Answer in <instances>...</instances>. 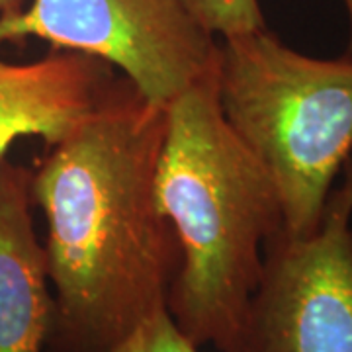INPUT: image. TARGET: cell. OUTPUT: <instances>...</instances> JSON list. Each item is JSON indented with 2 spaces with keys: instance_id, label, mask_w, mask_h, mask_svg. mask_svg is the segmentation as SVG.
<instances>
[{
  "instance_id": "6da1fadb",
  "label": "cell",
  "mask_w": 352,
  "mask_h": 352,
  "mask_svg": "<svg viewBox=\"0 0 352 352\" xmlns=\"http://www.w3.org/2000/svg\"><path fill=\"white\" fill-rule=\"evenodd\" d=\"M166 108L118 78L100 106L32 168L53 288L45 352H110L166 309L180 266L157 200Z\"/></svg>"
},
{
  "instance_id": "7a4b0ae2",
  "label": "cell",
  "mask_w": 352,
  "mask_h": 352,
  "mask_svg": "<svg viewBox=\"0 0 352 352\" xmlns=\"http://www.w3.org/2000/svg\"><path fill=\"white\" fill-rule=\"evenodd\" d=\"M155 190L180 249L168 314L194 344L243 352L264 247L284 219L270 176L223 118L215 71L166 106Z\"/></svg>"
},
{
  "instance_id": "3957f363",
  "label": "cell",
  "mask_w": 352,
  "mask_h": 352,
  "mask_svg": "<svg viewBox=\"0 0 352 352\" xmlns=\"http://www.w3.org/2000/svg\"><path fill=\"white\" fill-rule=\"evenodd\" d=\"M223 118L276 188L284 231L314 233L352 159V57L317 59L268 28L221 38Z\"/></svg>"
},
{
  "instance_id": "277c9868",
  "label": "cell",
  "mask_w": 352,
  "mask_h": 352,
  "mask_svg": "<svg viewBox=\"0 0 352 352\" xmlns=\"http://www.w3.org/2000/svg\"><path fill=\"white\" fill-rule=\"evenodd\" d=\"M28 38L120 69L143 98L163 108L212 75L219 53L188 0H32L0 16V43Z\"/></svg>"
},
{
  "instance_id": "5b68a950",
  "label": "cell",
  "mask_w": 352,
  "mask_h": 352,
  "mask_svg": "<svg viewBox=\"0 0 352 352\" xmlns=\"http://www.w3.org/2000/svg\"><path fill=\"white\" fill-rule=\"evenodd\" d=\"M243 352H352V159L314 233L266 243Z\"/></svg>"
},
{
  "instance_id": "8992f818",
  "label": "cell",
  "mask_w": 352,
  "mask_h": 352,
  "mask_svg": "<svg viewBox=\"0 0 352 352\" xmlns=\"http://www.w3.org/2000/svg\"><path fill=\"white\" fill-rule=\"evenodd\" d=\"M116 80L110 65L76 51L53 50L32 63L0 59V163L18 139L59 143L100 106Z\"/></svg>"
},
{
  "instance_id": "52a82bcc",
  "label": "cell",
  "mask_w": 352,
  "mask_h": 352,
  "mask_svg": "<svg viewBox=\"0 0 352 352\" xmlns=\"http://www.w3.org/2000/svg\"><path fill=\"white\" fill-rule=\"evenodd\" d=\"M32 168L0 163V352H45L53 323L45 247L34 227Z\"/></svg>"
},
{
  "instance_id": "ba28073f",
  "label": "cell",
  "mask_w": 352,
  "mask_h": 352,
  "mask_svg": "<svg viewBox=\"0 0 352 352\" xmlns=\"http://www.w3.org/2000/svg\"><path fill=\"white\" fill-rule=\"evenodd\" d=\"M215 38H231L266 28L258 0H188Z\"/></svg>"
},
{
  "instance_id": "9c48e42d",
  "label": "cell",
  "mask_w": 352,
  "mask_h": 352,
  "mask_svg": "<svg viewBox=\"0 0 352 352\" xmlns=\"http://www.w3.org/2000/svg\"><path fill=\"white\" fill-rule=\"evenodd\" d=\"M110 352H200V346L176 327L168 309H163L145 319Z\"/></svg>"
},
{
  "instance_id": "30bf717a",
  "label": "cell",
  "mask_w": 352,
  "mask_h": 352,
  "mask_svg": "<svg viewBox=\"0 0 352 352\" xmlns=\"http://www.w3.org/2000/svg\"><path fill=\"white\" fill-rule=\"evenodd\" d=\"M22 4H24V0H0V16L20 10Z\"/></svg>"
},
{
  "instance_id": "8fae6325",
  "label": "cell",
  "mask_w": 352,
  "mask_h": 352,
  "mask_svg": "<svg viewBox=\"0 0 352 352\" xmlns=\"http://www.w3.org/2000/svg\"><path fill=\"white\" fill-rule=\"evenodd\" d=\"M342 2H344L346 16H349V50H346V55L352 57V0H342Z\"/></svg>"
}]
</instances>
